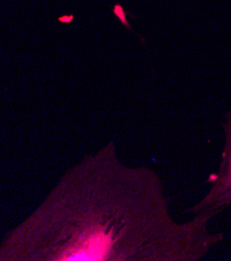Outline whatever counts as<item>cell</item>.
Segmentation results:
<instances>
[{
    "label": "cell",
    "mask_w": 231,
    "mask_h": 261,
    "mask_svg": "<svg viewBox=\"0 0 231 261\" xmlns=\"http://www.w3.org/2000/svg\"><path fill=\"white\" fill-rule=\"evenodd\" d=\"M196 215L177 222L159 173L109 142L70 167L0 241V261H200L224 239Z\"/></svg>",
    "instance_id": "cell-1"
},
{
    "label": "cell",
    "mask_w": 231,
    "mask_h": 261,
    "mask_svg": "<svg viewBox=\"0 0 231 261\" xmlns=\"http://www.w3.org/2000/svg\"><path fill=\"white\" fill-rule=\"evenodd\" d=\"M224 146L218 170L208 179L210 190L204 197L185 212L192 216L200 215L212 221L231 206V110L222 120Z\"/></svg>",
    "instance_id": "cell-2"
}]
</instances>
